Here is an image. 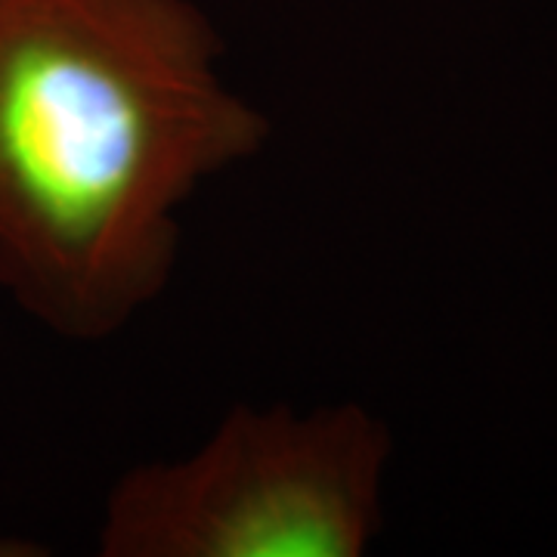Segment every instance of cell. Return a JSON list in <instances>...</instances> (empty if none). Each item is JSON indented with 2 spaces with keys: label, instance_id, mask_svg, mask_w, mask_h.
Instances as JSON below:
<instances>
[{
  "label": "cell",
  "instance_id": "cell-2",
  "mask_svg": "<svg viewBox=\"0 0 557 557\" xmlns=\"http://www.w3.org/2000/svg\"><path fill=\"white\" fill-rule=\"evenodd\" d=\"M384 424L359 403L236 406L193 456L127 471L106 557H359L381 527Z\"/></svg>",
  "mask_w": 557,
  "mask_h": 557
},
{
  "label": "cell",
  "instance_id": "cell-1",
  "mask_svg": "<svg viewBox=\"0 0 557 557\" xmlns=\"http://www.w3.org/2000/svg\"><path fill=\"white\" fill-rule=\"evenodd\" d=\"M193 0H0V288L72 341L164 292L180 208L270 124Z\"/></svg>",
  "mask_w": 557,
  "mask_h": 557
}]
</instances>
